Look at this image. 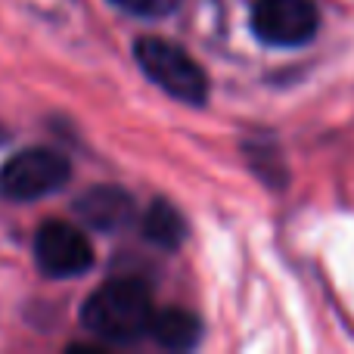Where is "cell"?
Segmentation results:
<instances>
[{
    "mask_svg": "<svg viewBox=\"0 0 354 354\" xmlns=\"http://www.w3.org/2000/svg\"><path fill=\"white\" fill-rule=\"evenodd\" d=\"M153 299L137 280H109L84 301L81 320L97 339L112 345L137 342L153 326Z\"/></svg>",
    "mask_w": 354,
    "mask_h": 354,
    "instance_id": "obj_1",
    "label": "cell"
},
{
    "mask_svg": "<svg viewBox=\"0 0 354 354\" xmlns=\"http://www.w3.org/2000/svg\"><path fill=\"white\" fill-rule=\"evenodd\" d=\"M137 66L147 72L165 93L187 106H202L208 100V78L202 66L183 47L165 37H140L134 44Z\"/></svg>",
    "mask_w": 354,
    "mask_h": 354,
    "instance_id": "obj_2",
    "label": "cell"
},
{
    "mask_svg": "<svg viewBox=\"0 0 354 354\" xmlns=\"http://www.w3.org/2000/svg\"><path fill=\"white\" fill-rule=\"evenodd\" d=\"M68 174V159L56 149H22L0 168V193L12 202H35L66 187Z\"/></svg>",
    "mask_w": 354,
    "mask_h": 354,
    "instance_id": "obj_3",
    "label": "cell"
},
{
    "mask_svg": "<svg viewBox=\"0 0 354 354\" xmlns=\"http://www.w3.org/2000/svg\"><path fill=\"white\" fill-rule=\"evenodd\" d=\"M320 28V12L314 0H255L252 31L270 47H301L314 41Z\"/></svg>",
    "mask_w": 354,
    "mask_h": 354,
    "instance_id": "obj_4",
    "label": "cell"
},
{
    "mask_svg": "<svg viewBox=\"0 0 354 354\" xmlns=\"http://www.w3.org/2000/svg\"><path fill=\"white\" fill-rule=\"evenodd\" d=\"M35 261L53 280L81 277L93 268L91 239L68 221H47L35 236Z\"/></svg>",
    "mask_w": 354,
    "mask_h": 354,
    "instance_id": "obj_5",
    "label": "cell"
},
{
    "mask_svg": "<svg viewBox=\"0 0 354 354\" xmlns=\"http://www.w3.org/2000/svg\"><path fill=\"white\" fill-rule=\"evenodd\" d=\"M78 214L103 233H115L134 218V202L118 187H93L78 199Z\"/></svg>",
    "mask_w": 354,
    "mask_h": 354,
    "instance_id": "obj_6",
    "label": "cell"
},
{
    "mask_svg": "<svg viewBox=\"0 0 354 354\" xmlns=\"http://www.w3.org/2000/svg\"><path fill=\"white\" fill-rule=\"evenodd\" d=\"M149 336L162 345V348L171 351H187L199 342L202 336V324L196 314L183 311V308H171V311H159L153 317V326H149Z\"/></svg>",
    "mask_w": 354,
    "mask_h": 354,
    "instance_id": "obj_7",
    "label": "cell"
},
{
    "mask_svg": "<svg viewBox=\"0 0 354 354\" xmlns=\"http://www.w3.org/2000/svg\"><path fill=\"white\" fill-rule=\"evenodd\" d=\"M143 236L149 243H156L159 249H177L183 243V236H187V221H183V214L171 202L159 199L143 214Z\"/></svg>",
    "mask_w": 354,
    "mask_h": 354,
    "instance_id": "obj_8",
    "label": "cell"
},
{
    "mask_svg": "<svg viewBox=\"0 0 354 354\" xmlns=\"http://www.w3.org/2000/svg\"><path fill=\"white\" fill-rule=\"evenodd\" d=\"M112 3L122 6L124 12H134V16H143V19H162V16H171L180 0H112Z\"/></svg>",
    "mask_w": 354,
    "mask_h": 354,
    "instance_id": "obj_9",
    "label": "cell"
}]
</instances>
